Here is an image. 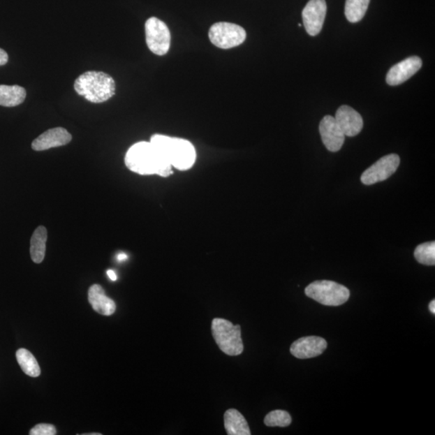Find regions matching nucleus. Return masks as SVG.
<instances>
[{"label": "nucleus", "instance_id": "1", "mask_svg": "<svg viewBox=\"0 0 435 435\" xmlns=\"http://www.w3.org/2000/svg\"><path fill=\"white\" fill-rule=\"evenodd\" d=\"M125 165L140 175L167 177L172 174V165L151 142L141 141L133 145L125 156Z\"/></svg>", "mask_w": 435, "mask_h": 435}, {"label": "nucleus", "instance_id": "2", "mask_svg": "<svg viewBox=\"0 0 435 435\" xmlns=\"http://www.w3.org/2000/svg\"><path fill=\"white\" fill-rule=\"evenodd\" d=\"M150 142L163 155L172 167L181 171L190 170L196 161L195 147L184 139L155 134Z\"/></svg>", "mask_w": 435, "mask_h": 435}, {"label": "nucleus", "instance_id": "3", "mask_svg": "<svg viewBox=\"0 0 435 435\" xmlns=\"http://www.w3.org/2000/svg\"><path fill=\"white\" fill-rule=\"evenodd\" d=\"M75 90L80 96L93 103H101L115 96V82L106 73L87 71L75 82Z\"/></svg>", "mask_w": 435, "mask_h": 435}, {"label": "nucleus", "instance_id": "4", "mask_svg": "<svg viewBox=\"0 0 435 435\" xmlns=\"http://www.w3.org/2000/svg\"><path fill=\"white\" fill-rule=\"evenodd\" d=\"M212 334L220 350L228 355H239L244 352L239 325L223 318H214L212 324Z\"/></svg>", "mask_w": 435, "mask_h": 435}, {"label": "nucleus", "instance_id": "5", "mask_svg": "<svg viewBox=\"0 0 435 435\" xmlns=\"http://www.w3.org/2000/svg\"><path fill=\"white\" fill-rule=\"evenodd\" d=\"M306 295L324 306L339 307L347 302L350 291L347 287L332 281H316L305 290Z\"/></svg>", "mask_w": 435, "mask_h": 435}, {"label": "nucleus", "instance_id": "6", "mask_svg": "<svg viewBox=\"0 0 435 435\" xmlns=\"http://www.w3.org/2000/svg\"><path fill=\"white\" fill-rule=\"evenodd\" d=\"M246 36L245 30L239 25L219 22L212 26L209 31V38L214 45L220 49L228 50L243 44Z\"/></svg>", "mask_w": 435, "mask_h": 435}, {"label": "nucleus", "instance_id": "7", "mask_svg": "<svg viewBox=\"0 0 435 435\" xmlns=\"http://www.w3.org/2000/svg\"><path fill=\"white\" fill-rule=\"evenodd\" d=\"M146 43L151 52L163 56L170 48L171 35L169 28L156 17H151L145 23Z\"/></svg>", "mask_w": 435, "mask_h": 435}, {"label": "nucleus", "instance_id": "8", "mask_svg": "<svg viewBox=\"0 0 435 435\" xmlns=\"http://www.w3.org/2000/svg\"><path fill=\"white\" fill-rule=\"evenodd\" d=\"M400 156L397 154H392L381 157L363 172L360 180L366 186L385 181L395 174L400 165Z\"/></svg>", "mask_w": 435, "mask_h": 435}, {"label": "nucleus", "instance_id": "9", "mask_svg": "<svg viewBox=\"0 0 435 435\" xmlns=\"http://www.w3.org/2000/svg\"><path fill=\"white\" fill-rule=\"evenodd\" d=\"M325 0H310L302 10L303 24L307 34L314 36L320 34L327 15Z\"/></svg>", "mask_w": 435, "mask_h": 435}, {"label": "nucleus", "instance_id": "10", "mask_svg": "<svg viewBox=\"0 0 435 435\" xmlns=\"http://www.w3.org/2000/svg\"><path fill=\"white\" fill-rule=\"evenodd\" d=\"M319 133H320L323 142L326 148L332 153L341 149L345 135L339 128L337 120L332 115H326L319 124Z\"/></svg>", "mask_w": 435, "mask_h": 435}, {"label": "nucleus", "instance_id": "11", "mask_svg": "<svg viewBox=\"0 0 435 435\" xmlns=\"http://www.w3.org/2000/svg\"><path fill=\"white\" fill-rule=\"evenodd\" d=\"M422 66V61L420 57H408L391 68L387 73L386 82L390 86L400 85L415 75Z\"/></svg>", "mask_w": 435, "mask_h": 435}, {"label": "nucleus", "instance_id": "12", "mask_svg": "<svg viewBox=\"0 0 435 435\" xmlns=\"http://www.w3.org/2000/svg\"><path fill=\"white\" fill-rule=\"evenodd\" d=\"M327 348L326 340L318 337H307L296 340L291 345L290 353L297 359L306 360L316 357Z\"/></svg>", "mask_w": 435, "mask_h": 435}, {"label": "nucleus", "instance_id": "13", "mask_svg": "<svg viewBox=\"0 0 435 435\" xmlns=\"http://www.w3.org/2000/svg\"><path fill=\"white\" fill-rule=\"evenodd\" d=\"M335 120L345 135H357L363 129L364 121L360 113L349 106L340 107L335 114Z\"/></svg>", "mask_w": 435, "mask_h": 435}, {"label": "nucleus", "instance_id": "14", "mask_svg": "<svg viewBox=\"0 0 435 435\" xmlns=\"http://www.w3.org/2000/svg\"><path fill=\"white\" fill-rule=\"evenodd\" d=\"M71 140L72 135L66 129L52 128L36 138L31 143V148L35 151L48 150L69 144Z\"/></svg>", "mask_w": 435, "mask_h": 435}, {"label": "nucleus", "instance_id": "15", "mask_svg": "<svg viewBox=\"0 0 435 435\" xmlns=\"http://www.w3.org/2000/svg\"><path fill=\"white\" fill-rule=\"evenodd\" d=\"M88 300L94 310L102 316H112L117 310L115 302L106 295L101 286L96 284L90 288Z\"/></svg>", "mask_w": 435, "mask_h": 435}, {"label": "nucleus", "instance_id": "16", "mask_svg": "<svg viewBox=\"0 0 435 435\" xmlns=\"http://www.w3.org/2000/svg\"><path fill=\"white\" fill-rule=\"evenodd\" d=\"M224 427L229 435H250L251 431L244 417L241 413L230 408L224 413Z\"/></svg>", "mask_w": 435, "mask_h": 435}, {"label": "nucleus", "instance_id": "17", "mask_svg": "<svg viewBox=\"0 0 435 435\" xmlns=\"http://www.w3.org/2000/svg\"><path fill=\"white\" fill-rule=\"evenodd\" d=\"M26 90L20 86L0 85V106L17 107L25 101Z\"/></svg>", "mask_w": 435, "mask_h": 435}, {"label": "nucleus", "instance_id": "18", "mask_svg": "<svg viewBox=\"0 0 435 435\" xmlns=\"http://www.w3.org/2000/svg\"><path fill=\"white\" fill-rule=\"evenodd\" d=\"M47 239L48 233L43 226L36 228L31 238L30 254L36 264L41 263L45 259Z\"/></svg>", "mask_w": 435, "mask_h": 435}, {"label": "nucleus", "instance_id": "19", "mask_svg": "<svg viewBox=\"0 0 435 435\" xmlns=\"http://www.w3.org/2000/svg\"><path fill=\"white\" fill-rule=\"evenodd\" d=\"M15 356H17L20 369L26 375L31 377H38L40 375L39 364L29 350L20 348L17 351Z\"/></svg>", "mask_w": 435, "mask_h": 435}, {"label": "nucleus", "instance_id": "20", "mask_svg": "<svg viewBox=\"0 0 435 435\" xmlns=\"http://www.w3.org/2000/svg\"><path fill=\"white\" fill-rule=\"evenodd\" d=\"M370 0H346L345 15L351 23L362 20L368 10Z\"/></svg>", "mask_w": 435, "mask_h": 435}, {"label": "nucleus", "instance_id": "21", "mask_svg": "<svg viewBox=\"0 0 435 435\" xmlns=\"http://www.w3.org/2000/svg\"><path fill=\"white\" fill-rule=\"evenodd\" d=\"M415 258L419 263L425 265H435V242L418 245L415 251Z\"/></svg>", "mask_w": 435, "mask_h": 435}, {"label": "nucleus", "instance_id": "22", "mask_svg": "<svg viewBox=\"0 0 435 435\" xmlns=\"http://www.w3.org/2000/svg\"><path fill=\"white\" fill-rule=\"evenodd\" d=\"M264 422L267 427H286L290 425L292 418L290 413L286 411H274L266 415Z\"/></svg>", "mask_w": 435, "mask_h": 435}, {"label": "nucleus", "instance_id": "23", "mask_svg": "<svg viewBox=\"0 0 435 435\" xmlns=\"http://www.w3.org/2000/svg\"><path fill=\"white\" fill-rule=\"evenodd\" d=\"M30 435H55L57 429L54 426L51 424H38L31 429Z\"/></svg>", "mask_w": 435, "mask_h": 435}, {"label": "nucleus", "instance_id": "24", "mask_svg": "<svg viewBox=\"0 0 435 435\" xmlns=\"http://www.w3.org/2000/svg\"><path fill=\"white\" fill-rule=\"evenodd\" d=\"M8 61V55L6 51L0 49V66L6 65Z\"/></svg>", "mask_w": 435, "mask_h": 435}, {"label": "nucleus", "instance_id": "25", "mask_svg": "<svg viewBox=\"0 0 435 435\" xmlns=\"http://www.w3.org/2000/svg\"><path fill=\"white\" fill-rule=\"evenodd\" d=\"M108 276L109 277L110 279H111L113 281H115L117 280V274H115V271L113 270H108L107 272Z\"/></svg>", "mask_w": 435, "mask_h": 435}, {"label": "nucleus", "instance_id": "26", "mask_svg": "<svg viewBox=\"0 0 435 435\" xmlns=\"http://www.w3.org/2000/svg\"><path fill=\"white\" fill-rule=\"evenodd\" d=\"M117 259L119 261H124L128 259V256L126 255L125 253H119L117 256Z\"/></svg>", "mask_w": 435, "mask_h": 435}, {"label": "nucleus", "instance_id": "27", "mask_svg": "<svg viewBox=\"0 0 435 435\" xmlns=\"http://www.w3.org/2000/svg\"><path fill=\"white\" fill-rule=\"evenodd\" d=\"M429 311H431V312L433 314H435V301L434 300L432 301L431 303H429Z\"/></svg>", "mask_w": 435, "mask_h": 435}, {"label": "nucleus", "instance_id": "28", "mask_svg": "<svg viewBox=\"0 0 435 435\" xmlns=\"http://www.w3.org/2000/svg\"><path fill=\"white\" fill-rule=\"evenodd\" d=\"M84 435H101V433L84 434Z\"/></svg>", "mask_w": 435, "mask_h": 435}]
</instances>
